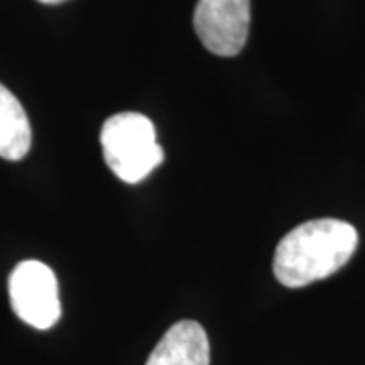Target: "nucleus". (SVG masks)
Segmentation results:
<instances>
[{
    "label": "nucleus",
    "mask_w": 365,
    "mask_h": 365,
    "mask_svg": "<svg viewBox=\"0 0 365 365\" xmlns=\"http://www.w3.org/2000/svg\"><path fill=\"white\" fill-rule=\"evenodd\" d=\"M100 143L106 165L124 182H140L165 158L150 118L138 112H120L102 126Z\"/></svg>",
    "instance_id": "obj_2"
},
{
    "label": "nucleus",
    "mask_w": 365,
    "mask_h": 365,
    "mask_svg": "<svg viewBox=\"0 0 365 365\" xmlns=\"http://www.w3.org/2000/svg\"><path fill=\"white\" fill-rule=\"evenodd\" d=\"M33 132L23 104L0 83V157L23 160L31 150Z\"/></svg>",
    "instance_id": "obj_6"
},
{
    "label": "nucleus",
    "mask_w": 365,
    "mask_h": 365,
    "mask_svg": "<svg viewBox=\"0 0 365 365\" xmlns=\"http://www.w3.org/2000/svg\"><path fill=\"white\" fill-rule=\"evenodd\" d=\"M250 19V0H199L193 26L207 51L234 57L246 47Z\"/></svg>",
    "instance_id": "obj_4"
},
{
    "label": "nucleus",
    "mask_w": 365,
    "mask_h": 365,
    "mask_svg": "<svg viewBox=\"0 0 365 365\" xmlns=\"http://www.w3.org/2000/svg\"><path fill=\"white\" fill-rule=\"evenodd\" d=\"M359 235L351 223L323 217L290 230L274 252V276L288 288H302L331 274L351 260Z\"/></svg>",
    "instance_id": "obj_1"
},
{
    "label": "nucleus",
    "mask_w": 365,
    "mask_h": 365,
    "mask_svg": "<svg viewBox=\"0 0 365 365\" xmlns=\"http://www.w3.org/2000/svg\"><path fill=\"white\" fill-rule=\"evenodd\" d=\"M209 339L195 321H179L158 341L146 365H209Z\"/></svg>",
    "instance_id": "obj_5"
},
{
    "label": "nucleus",
    "mask_w": 365,
    "mask_h": 365,
    "mask_svg": "<svg viewBox=\"0 0 365 365\" xmlns=\"http://www.w3.org/2000/svg\"><path fill=\"white\" fill-rule=\"evenodd\" d=\"M43 4H61V2H66V0H39Z\"/></svg>",
    "instance_id": "obj_7"
},
{
    "label": "nucleus",
    "mask_w": 365,
    "mask_h": 365,
    "mask_svg": "<svg viewBox=\"0 0 365 365\" xmlns=\"http://www.w3.org/2000/svg\"><path fill=\"white\" fill-rule=\"evenodd\" d=\"M9 299L14 314L26 325L47 331L61 319L57 276L39 260L19 262L9 276Z\"/></svg>",
    "instance_id": "obj_3"
}]
</instances>
